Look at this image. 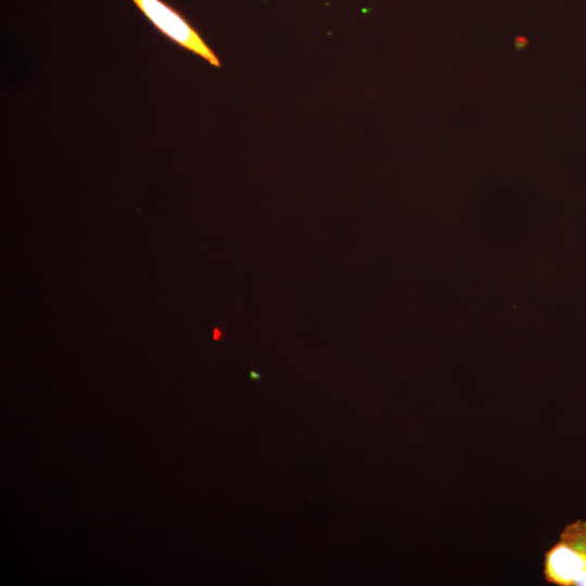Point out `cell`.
<instances>
[{"label":"cell","mask_w":586,"mask_h":586,"mask_svg":"<svg viewBox=\"0 0 586 586\" xmlns=\"http://www.w3.org/2000/svg\"><path fill=\"white\" fill-rule=\"evenodd\" d=\"M222 336V332L218 329V328H215L214 329V332H213V339L214 340H218Z\"/></svg>","instance_id":"cell-5"},{"label":"cell","mask_w":586,"mask_h":586,"mask_svg":"<svg viewBox=\"0 0 586 586\" xmlns=\"http://www.w3.org/2000/svg\"><path fill=\"white\" fill-rule=\"evenodd\" d=\"M251 377H252L253 379H258V378H259L258 373H256V372H254V371L251 372Z\"/></svg>","instance_id":"cell-6"},{"label":"cell","mask_w":586,"mask_h":586,"mask_svg":"<svg viewBox=\"0 0 586 586\" xmlns=\"http://www.w3.org/2000/svg\"><path fill=\"white\" fill-rule=\"evenodd\" d=\"M544 577L558 586H586V552L559 540L545 553Z\"/></svg>","instance_id":"cell-2"},{"label":"cell","mask_w":586,"mask_h":586,"mask_svg":"<svg viewBox=\"0 0 586 586\" xmlns=\"http://www.w3.org/2000/svg\"><path fill=\"white\" fill-rule=\"evenodd\" d=\"M560 540L570 547L586 552V521L577 520L565 525Z\"/></svg>","instance_id":"cell-3"},{"label":"cell","mask_w":586,"mask_h":586,"mask_svg":"<svg viewBox=\"0 0 586 586\" xmlns=\"http://www.w3.org/2000/svg\"><path fill=\"white\" fill-rule=\"evenodd\" d=\"M530 43V40L525 36H518L514 39V46L517 51H521L526 48Z\"/></svg>","instance_id":"cell-4"},{"label":"cell","mask_w":586,"mask_h":586,"mask_svg":"<svg viewBox=\"0 0 586 586\" xmlns=\"http://www.w3.org/2000/svg\"><path fill=\"white\" fill-rule=\"evenodd\" d=\"M151 24L167 38L207 61L220 66L215 52L183 15L163 0H132Z\"/></svg>","instance_id":"cell-1"}]
</instances>
